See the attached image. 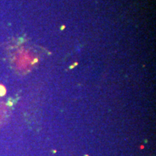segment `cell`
I'll list each match as a JSON object with an SVG mask.
<instances>
[{"instance_id": "obj_1", "label": "cell", "mask_w": 156, "mask_h": 156, "mask_svg": "<svg viewBox=\"0 0 156 156\" xmlns=\"http://www.w3.org/2000/svg\"><path fill=\"white\" fill-rule=\"evenodd\" d=\"M6 93V90H5V87L2 85H0V96H4Z\"/></svg>"}]
</instances>
